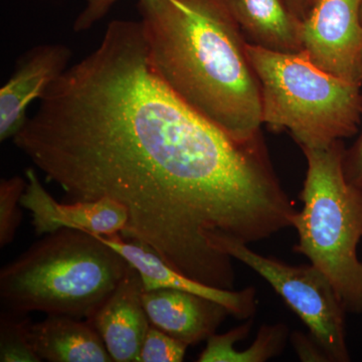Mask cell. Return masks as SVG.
Here are the masks:
<instances>
[{"label":"cell","mask_w":362,"mask_h":362,"mask_svg":"<svg viewBox=\"0 0 362 362\" xmlns=\"http://www.w3.org/2000/svg\"><path fill=\"white\" fill-rule=\"evenodd\" d=\"M13 141L69 201L118 202L123 239L206 284L284 206L262 135L240 141L181 101L151 65L141 21H111Z\"/></svg>","instance_id":"cell-1"},{"label":"cell","mask_w":362,"mask_h":362,"mask_svg":"<svg viewBox=\"0 0 362 362\" xmlns=\"http://www.w3.org/2000/svg\"><path fill=\"white\" fill-rule=\"evenodd\" d=\"M317 0H286L288 6L300 21H303Z\"/></svg>","instance_id":"cell-21"},{"label":"cell","mask_w":362,"mask_h":362,"mask_svg":"<svg viewBox=\"0 0 362 362\" xmlns=\"http://www.w3.org/2000/svg\"><path fill=\"white\" fill-rule=\"evenodd\" d=\"M26 187V178L21 176L0 181V247L8 246L16 238L23 221L20 206Z\"/></svg>","instance_id":"cell-16"},{"label":"cell","mask_w":362,"mask_h":362,"mask_svg":"<svg viewBox=\"0 0 362 362\" xmlns=\"http://www.w3.org/2000/svg\"><path fill=\"white\" fill-rule=\"evenodd\" d=\"M71 52L65 45H37L18 61L13 75L0 89V140L16 137L25 125L26 110L42 99L69 68Z\"/></svg>","instance_id":"cell-9"},{"label":"cell","mask_w":362,"mask_h":362,"mask_svg":"<svg viewBox=\"0 0 362 362\" xmlns=\"http://www.w3.org/2000/svg\"><path fill=\"white\" fill-rule=\"evenodd\" d=\"M151 325L189 345L209 339L230 312L206 298L175 289L143 293Z\"/></svg>","instance_id":"cell-12"},{"label":"cell","mask_w":362,"mask_h":362,"mask_svg":"<svg viewBox=\"0 0 362 362\" xmlns=\"http://www.w3.org/2000/svg\"><path fill=\"white\" fill-rule=\"evenodd\" d=\"M187 347L185 342L151 325L143 342L139 362H180Z\"/></svg>","instance_id":"cell-17"},{"label":"cell","mask_w":362,"mask_h":362,"mask_svg":"<svg viewBox=\"0 0 362 362\" xmlns=\"http://www.w3.org/2000/svg\"><path fill=\"white\" fill-rule=\"evenodd\" d=\"M362 0H317L302 21V45L312 63L362 86Z\"/></svg>","instance_id":"cell-7"},{"label":"cell","mask_w":362,"mask_h":362,"mask_svg":"<svg viewBox=\"0 0 362 362\" xmlns=\"http://www.w3.org/2000/svg\"><path fill=\"white\" fill-rule=\"evenodd\" d=\"M343 168L347 180L362 188V133L354 146L345 150Z\"/></svg>","instance_id":"cell-19"},{"label":"cell","mask_w":362,"mask_h":362,"mask_svg":"<svg viewBox=\"0 0 362 362\" xmlns=\"http://www.w3.org/2000/svg\"><path fill=\"white\" fill-rule=\"evenodd\" d=\"M247 49L261 89L262 123L288 131L301 148L356 134L361 85L318 68L303 49L278 52L250 44Z\"/></svg>","instance_id":"cell-5"},{"label":"cell","mask_w":362,"mask_h":362,"mask_svg":"<svg viewBox=\"0 0 362 362\" xmlns=\"http://www.w3.org/2000/svg\"><path fill=\"white\" fill-rule=\"evenodd\" d=\"M307 173L300 194L303 207L293 218L294 251L322 272L346 312L362 313V188L352 185L343 168L341 140L324 147L301 148Z\"/></svg>","instance_id":"cell-4"},{"label":"cell","mask_w":362,"mask_h":362,"mask_svg":"<svg viewBox=\"0 0 362 362\" xmlns=\"http://www.w3.org/2000/svg\"><path fill=\"white\" fill-rule=\"evenodd\" d=\"M28 335L35 354L49 362H112L103 340L90 321L68 315L28 320Z\"/></svg>","instance_id":"cell-13"},{"label":"cell","mask_w":362,"mask_h":362,"mask_svg":"<svg viewBox=\"0 0 362 362\" xmlns=\"http://www.w3.org/2000/svg\"><path fill=\"white\" fill-rule=\"evenodd\" d=\"M361 23H362V6H361Z\"/></svg>","instance_id":"cell-22"},{"label":"cell","mask_w":362,"mask_h":362,"mask_svg":"<svg viewBox=\"0 0 362 362\" xmlns=\"http://www.w3.org/2000/svg\"><path fill=\"white\" fill-rule=\"evenodd\" d=\"M28 314L2 310L0 315V361L40 362L28 335Z\"/></svg>","instance_id":"cell-15"},{"label":"cell","mask_w":362,"mask_h":362,"mask_svg":"<svg viewBox=\"0 0 362 362\" xmlns=\"http://www.w3.org/2000/svg\"><path fill=\"white\" fill-rule=\"evenodd\" d=\"M26 187L21 206L30 211L37 235H45L64 228L83 230L102 235H121L127 225V211L108 199L70 202L62 204L47 192L35 169L25 170Z\"/></svg>","instance_id":"cell-8"},{"label":"cell","mask_w":362,"mask_h":362,"mask_svg":"<svg viewBox=\"0 0 362 362\" xmlns=\"http://www.w3.org/2000/svg\"><path fill=\"white\" fill-rule=\"evenodd\" d=\"M247 44L269 51L298 52L302 45V21L286 0H223Z\"/></svg>","instance_id":"cell-14"},{"label":"cell","mask_w":362,"mask_h":362,"mask_svg":"<svg viewBox=\"0 0 362 362\" xmlns=\"http://www.w3.org/2000/svg\"><path fill=\"white\" fill-rule=\"evenodd\" d=\"M131 265L96 233L45 235L0 271L2 310L90 318Z\"/></svg>","instance_id":"cell-3"},{"label":"cell","mask_w":362,"mask_h":362,"mask_svg":"<svg viewBox=\"0 0 362 362\" xmlns=\"http://www.w3.org/2000/svg\"><path fill=\"white\" fill-rule=\"evenodd\" d=\"M247 246L235 245L230 247L232 258L265 279L303 321L330 361H349L345 332L346 310L328 278L311 264L287 265L262 256Z\"/></svg>","instance_id":"cell-6"},{"label":"cell","mask_w":362,"mask_h":362,"mask_svg":"<svg viewBox=\"0 0 362 362\" xmlns=\"http://www.w3.org/2000/svg\"><path fill=\"white\" fill-rule=\"evenodd\" d=\"M157 75L240 141L261 136V89L247 40L223 0H138Z\"/></svg>","instance_id":"cell-2"},{"label":"cell","mask_w":362,"mask_h":362,"mask_svg":"<svg viewBox=\"0 0 362 362\" xmlns=\"http://www.w3.org/2000/svg\"><path fill=\"white\" fill-rule=\"evenodd\" d=\"M293 344L298 356L304 361H330L329 357L321 349L320 345L311 337H306L301 333H294Z\"/></svg>","instance_id":"cell-20"},{"label":"cell","mask_w":362,"mask_h":362,"mask_svg":"<svg viewBox=\"0 0 362 362\" xmlns=\"http://www.w3.org/2000/svg\"><path fill=\"white\" fill-rule=\"evenodd\" d=\"M139 273L130 267L120 284L90 318L105 346L116 362H139L150 320L143 305Z\"/></svg>","instance_id":"cell-11"},{"label":"cell","mask_w":362,"mask_h":362,"mask_svg":"<svg viewBox=\"0 0 362 362\" xmlns=\"http://www.w3.org/2000/svg\"><path fill=\"white\" fill-rule=\"evenodd\" d=\"M252 321H247L239 327L233 328L225 334L216 335L214 333L207 339L206 349L199 357V362H233L238 350L233 349L237 341L244 339L249 335Z\"/></svg>","instance_id":"cell-18"},{"label":"cell","mask_w":362,"mask_h":362,"mask_svg":"<svg viewBox=\"0 0 362 362\" xmlns=\"http://www.w3.org/2000/svg\"><path fill=\"white\" fill-rule=\"evenodd\" d=\"M97 235L105 244L119 252L139 273L144 292L175 289L192 293L223 305L230 312V315L246 320L251 318L257 310L255 288L233 291L211 287L171 268L144 245L124 240L121 235Z\"/></svg>","instance_id":"cell-10"}]
</instances>
